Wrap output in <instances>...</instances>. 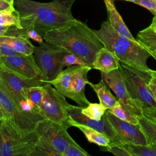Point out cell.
Returning <instances> with one entry per match:
<instances>
[{"label":"cell","instance_id":"obj_34","mask_svg":"<svg viewBox=\"0 0 156 156\" xmlns=\"http://www.w3.org/2000/svg\"><path fill=\"white\" fill-rule=\"evenodd\" d=\"M136 4L146 8L156 16V0H138Z\"/></svg>","mask_w":156,"mask_h":156},{"label":"cell","instance_id":"obj_37","mask_svg":"<svg viewBox=\"0 0 156 156\" xmlns=\"http://www.w3.org/2000/svg\"><path fill=\"white\" fill-rule=\"evenodd\" d=\"M16 26H5L0 25V36L9 35L13 36L15 35Z\"/></svg>","mask_w":156,"mask_h":156},{"label":"cell","instance_id":"obj_14","mask_svg":"<svg viewBox=\"0 0 156 156\" xmlns=\"http://www.w3.org/2000/svg\"><path fill=\"white\" fill-rule=\"evenodd\" d=\"M0 58L2 63L12 70L28 78L43 81L42 73L35 62L33 54L0 56Z\"/></svg>","mask_w":156,"mask_h":156},{"label":"cell","instance_id":"obj_42","mask_svg":"<svg viewBox=\"0 0 156 156\" xmlns=\"http://www.w3.org/2000/svg\"><path fill=\"white\" fill-rule=\"evenodd\" d=\"M111 1L114 2L115 0H111ZM122 1H127L132 2H133V3H135V4H136L138 2V0H122Z\"/></svg>","mask_w":156,"mask_h":156},{"label":"cell","instance_id":"obj_38","mask_svg":"<svg viewBox=\"0 0 156 156\" xmlns=\"http://www.w3.org/2000/svg\"><path fill=\"white\" fill-rule=\"evenodd\" d=\"M15 9L13 2L9 0H0V11Z\"/></svg>","mask_w":156,"mask_h":156},{"label":"cell","instance_id":"obj_22","mask_svg":"<svg viewBox=\"0 0 156 156\" xmlns=\"http://www.w3.org/2000/svg\"><path fill=\"white\" fill-rule=\"evenodd\" d=\"M138 41L156 59V30L151 25L137 34Z\"/></svg>","mask_w":156,"mask_h":156},{"label":"cell","instance_id":"obj_5","mask_svg":"<svg viewBox=\"0 0 156 156\" xmlns=\"http://www.w3.org/2000/svg\"><path fill=\"white\" fill-rule=\"evenodd\" d=\"M1 133L0 156H30L39 138L35 130L23 132L9 118L2 119Z\"/></svg>","mask_w":156,"mask_h":156},{"label":"cell","instance_id":"obj_4","mask_svg":"<svg viewBox=\"0 0 156 156\" xmlns=\"http://www.w3.org/2000/svg\"><path fill=\"white\" fill-rule=\"evenodd\" d=\"M119 69L130 99L143 115L156 112V103L148 85L151 78V69L144 71L121 62Z\"/></svg>","mask_w":156,"mask_h":156},{"label":"cell","instance_id":"obj_43","mask_svg":"<svg viewBox=\"0 0 156 156\" xmlns=\"http://www.w3.org/2000/svg\"><path fill=\"white\" fill-rule=\"evenodd\" d=\"M2 121V120H0V148H1V129Z\"/></svg>","mask_w":156,"mask_h":156},{"label":"cell","instance_id":"obj_28","mask_svg":"<svg viewBox=\"0 0 156 156\" xmlns=\"http://www.w3.org/2000/svg\"><path fill=\"white\" fill-rule=\"evenodd\" d=\"M110 113L118 118L119 119L127 121L133 124H138V118L123 108L119 104L115 107L107 110Z\"/></svg>","mask_w":156,"mask_h":156},{"label":"cell","instance_id":"obj_32","mask_svg":"<svg viewBox=\"0 0 156 156\" xmlns=\"http://www.w3.org/2000/svg\"><path fill=\"white\" fill-rule=\"evenodd\" d=\"M62 156H90V154L74 141L66 148Z\"/></svg>","mask_w":156,"mask_h":156},{"label":"cell","instance_id":"obj_8","mask_svg":"<svg viewBox=\"0 0 156 156\" xmlns=\"http://www.w3.org/2000/svg\"><path fill=\"white\" fill-rule=\"evenodd\" d=\"M0 105L6 115L21 132H30L35 130L38 122L46 119L42 115L24 112L7 91L0 85Z\"/></svg>","mask_w":156,"mask_h":156},{"label":"cell","instance_id":"obj_7","mask_svg":"<svg viewBox=\"0 0 156 156\" xmlns=\"http://www.w3.org/2000/svg\"><path fill=\"white\" fill-rule=\"evenodd\" d=\"M46 83L40 80L28 78L2 63L0 65V85L18 105L22 100L27 99V91L30 88L43 86Z\"/></svg>","mask_w":156,"mask_h":156},{"label":"cell","instance_id":"obj_20","mask_svg":"<svg viewBox=\"0 0 156 156\" xmlns=\"http://www.w3.org/2000/svg\"><path fill=\"white\" fill-rule=\"evenodd\" d=\"M68 124L70 127H76L79 129L84 134L89 142L96 144L99 147H105L111 142L110 138L104 133L88 126L79 124L69 118V117Z\"/></svg>","mask_w":156,"mask_h":156},{"label":"cell","instance_id":"obj_12","mask_svg":"<svg viewBox=\"0 0 156 156\" xmlns=\"http://www.w3.org/2000/svg\"><path fill=\"white\" fill-rule=\"evenodd\" d=\"M82 107L79 105H70L67 109L69 118L79 124L88 126L104 133L110 138L111 142L121 145L117 134L107 116V110L101 120H95L84 115L82 113Z\"/></svg>","mask_w":156,"mask_h":156},{"label":"cell","instance_id":"obj_15","mask_svg":"<svg viewBox=\"0 0 156 156\" xmlns=\"http://www.w3.org/2000/svg\"><path fill=\"white\" fill-rule=\"evenodd\" d=\"M92 69L89 65L79 66L73 76L70 85V96L78 105L85 107L90 104L85 94V85L88 84V73Z\"/></svg>","mask_w":156,"mask_h":156},{"label":"cell","instance_id":"obj_21","mask_svg":"<svg viewBox=\"0 0 156 156\" xmlns=\"http://www.w3.org/2000/svg\"><path fill=\"white\" fill-rule=\"evenodd\" d=\"M0 43H5L10 45L13 49L23 55L33 54L35 46L29 38L21 36H0Z\"/></svg>","mask_w":156,"mask_h":156},{"label":"cell","instance_id":"obj_31","mask_svg":"<svg viewBox=\"0 0 156 156\" xmlns=\"http://www.w3.org/2000/svg\"><path fill=\"white\" fill-rule=\"evenodd\" d=\"M104 151L110 152L116 156H132V154L122 145L110 142L105 147H100Z\"/></svg>","mask_w":156,"mask_h":156},{"label":"cell","instance_id":"obj_33","mask_svg":"<svg viewBox=\"0 0 156 156\" xmlns=\"http://www.w3.org/2000/svg\"><path fill=\"white\" fill-rule=\"evenodd\" d=\"M21 55L10 45L5 43H0V56H13Z\"/></svg>","mask_w":156,"mask_h":156},{"label":"cell","instance_id":"obj_16","mask_svg":"<svg viewBox=\"0 0 156 156\" xmlns=\"http://www.w3.org/2000/svg\"><path fill=\"white\" fill-rule=\"evenodd\" d=\"M119 60L116 54L105 47L101 48L96 54L92 68L101 72L108 73L119 68Z\"/></svg>","mask_w":156,"mask_h":156},{"label":"cell","instance_id":"obj_6","mask_svg":"<svg viewBox=\"0 0 156 156\" xmlns=\"http://www.w3.org/2000/svg\"><path fill=\"white\" fill-rule=\"evenodd\" d=\"M39 44L38 46H35L33 55L42 73L43 82L47 83L63 69L62 57L65 49L46 41Z\"/></svg>","mask_w":156,"mask_h":156},{"label":"cell","instance_id":"obj_40","mask_svg":"<svg viewBox=\"0 0 156 156\" xmlns=\"http://www.w3.org/2000/svg\"><path fill=\"white\" fill-rule=\"evenodd\" d=\"M5 118H7V116H6V115L5 113V112L4 111L1 105H0V120L4 119Z\"/></svg>","mask_w":156,"mask_h":156},{"label":"cell","instance_id":"obj_17","mask_svg":"<svg viewBox=\"0 0 156 156\" xmlns=\"http://www.w3.org/2000/svg\"><path fill=\"white\" fill-rule=\"evenodd\" d=\"M108 17V22L112 27L120 35L132 40H136L125 24L122 17L117 11L114 2L111 0H104Z\"/></svg>","mask_w":156,"mask_h":156},{"label":"cell","instance_id":"obj_3","mask_svg":"<svg viewBox=\"0 0 156 156\" xmlns=\"http://www.w3.org/2000/svg\"><path fill=\"white\" fill-rule=\"evenodd\" d=\"M104 47L113 52L119 62L136 68L148 71L147 60L151 54L136 40H130L118 34L108 21L102 23L98 30H94Z\"/></svg>","mask_w":156,"mask_h":156},{"label":"cell","instance_id":"obj_2","mask_svg":"<svg viewBox=\"0 0 156 156\" xmlns=\"http://www.w3.org/2000/svg\"><path fill=\"white\" fill-rule=\"evenodd\" d=\"M43 38L46 42L76 55L91 67L96 54L104 47L94 30L77 19L66 26L46 32Z\"/></svg>","mask_w":156,"mask_h":156},{"label":"cell","instance_id":"obj_18","mask_svg":"<svg viewBox=\"0 0 156 156\" xmlns=\"http://www.w3.org/2000/svg\"><path fill=\"white\" fill-rule=\"evenodd\" d=\"M79 66H71L63 69L53 80L47 82L51 83L62 96L69 98L70 85L73 76Z\"/></svg>","mask_w":156,"mask_h":156},{"label":"cell","instance_id":"obj_44","mask_svg":"<svg viewBox=\"0 0 156 156\" xmlns=\"http://www.w3.org/2000/svg\"><path fill=\"white\" fill-rule=\"evenodd\" d=\"M2 63V62H1V58H0V65Z\"/></svg>","mask_w":156,"mask_h":156},{"label":"cell","instance_id":"obj_24","mask_svg":"<svg viewBox=\"0 0 156 156\" xmlns=\"http://www.w3.org/2000/svg\"><path fill=\"white\" fill-rule=\"evenodd\" d=\"M138 125L146 135L149 143L156 145V122L142 116L138 118Z\"/></svg>","mask_w":156,"mask_h":156},{"label":"cell","instance_id":"obj_39","mask_svg":"<svg viewBox=\"0 0 156 156\" xmlns=\"http://www.w3.org/2000/svg\"><path fill=\"white\" fill-rule=\"evenodd\" d=\"M144 116H146L154 121L156 122V112H154V113H149V114H146V115H143Z\"/></svg>","mask_w":156,"mask_h":156},{"label":"cell","instance_id":"obj_41","mask_svg":"<svg viewBox=\"0 0 156 156\" xmlns=\"http://www.w3.org/2000/svg\"><path fill=\"white\" fill-rule=\"evenodd\" d=\"M151 26L155 30H156V16H155V17L153 18Z\"/></svg>","mask_w":156,"mask_h":156},{"label":"cell","instance_id":"obj_35","mask_svg":"<svg viewBox=\"0 0 156 156\" xmlns=\"http://www.w3.org/2000/svg\"><path fill=\"white\" fill-rule=\"evenodd\" d=\"M26 35L27 38L32 39L38 43H41L44 41V38L37 30L35 29H29L26 31Z\"/></svg>","mask_w":156,"mask_h":156},{"label":"cell","instance_id":"obj_1","mask_svg":"<svg viewBox=\"0 0 156 156\" xmlns=\"http://www.w3.org/2000/svg\"><path fill=\"white\" fill-rule=\"evenodd\" d=\"M76 1L39 2L32 0H14L13 5L20 14L21 25L25 32L33 29L43 37L46 32L66 26L76 20L71 11Z\"/></svg>","mask_w":156,"mask_h":156},{"label":"cell","instance_id":"obj_10","mask_svg":"<svg viewBox=\"0 0 156 156\" xmlns=\"http://www.w3.org/2000/svg\"><path fill=\"white\" fill-rule=\"evenodd\" d=\"M69 127L68 125L60 124L49 119H44L38 122L35 130L39 136L49 143L62 156L66 148L75 141L67 132Z\"/></svg>","mask_w":156,"mask_h":156},{"label":"cell","instance_id":"obj_13","mask_svg":"<svg viewBox=\"0 0 156 156\" xmlns=\"http://www.w3.org/2000/svg\"><path fill=\"white\" fill-rule=\"evenodd\" d=\"M107 114L121 144L124 143H130L146 145L149 143L146 135L138 124H133L121 120L107 110Z\"/></svg>","mask_w":156,"mask_h":156},{"label":"cell","instance_id":"obj_26","mask_svg":"<svg viewBox=\"0 0 156 156\" xmlns=\"http://www.w3.org/2000/svg\"><path fill=\"white\" fill-rule=\"evenodd\" d=\"M0 25L15 26L20 29H23L21 25L20 14L15 9L0 11Z\"/></svg>","mask_w":156,"mask_h":156},{"label":"cell","instance_id":"obj_30","mask_svg":"<svg viewBox=\"0 0 156 156\" xmlns=\"http://www.w3.org/2000/svg\"><path fill=\"white\" fill-rule=\"evenodd\" d=\"M44 94L43 86H38L30 88L27 91V98L40 109Z\"/></svg>","mask_w":156,"mask_h":156},{"label":"cell","instance_id":"obj_9","mask_svg":"<svg viewBox=\"0 0 156 156\" xmlns=\"http://www.w3.org/2000/svg\"><path fill=\"white\" fill-rule=\"evenodd\" d=\"M43 88L44 94L40 108L41 115L57 123L68 125L67 109L71 104L51 83H46Z\"/></svg>","mask_w":156,"mask_h":156},{"label":"cell","instance_id":"obj_25","mask_svg":"<svg viewBox=\"0 0 156 156\" xmlns=\"http://www.w3.org/2000/svg\"><path fill=\"white\" fill-rule=\"evenodd\" d=\"M30 156H62V154L46 140L39 136Z\"/></svg>","mask_w":156,"mask_h":156},{"label":"cell","instance_id":"obj_36","mask_svg":"<svg viewBox=\"0 0 156 156\" xmlns=\"http://www.w3.org/2000/svg\"><path fill=\"white\" fill-rule=\"evenodd\" d=\"M150 73L151 74V78L148 85L156 103V71L150 69Z\"/></svg>","mask_w":156,"mask_h":156},{"label":"cell","instance_id":"obj_27","mask_svg":"<svg viewBox=\"0 0 156 156\" xmlns=\"http://www.w3.org/2000/svg\"><path fill=\"white\" fill-rule=\"evenodd\" d=\"M106 109L100 103H90L88 105L82 108V113L87 117L95 120H101Z\"/></svg>","mask_w":156,"mask_h":156},{"label":"cell","instance_id":"obj_45","mask_svg":"<svg viewBox=\"0 0 156 156\" xmlns=\"http://www.w3.org/2000/svg\"><path fill=\"white\" fill-rule=\"evenodd\" d=\"M9 1H12V2H13V1H14V0H9Z\"/></svg>","mask_w":156,"mask_h":156},{"label":"cell","instance_id":"obj_19","mask_svg":"<svg viewBox=\"0 0 156 156\" xmlns=\"http://www.w3.org/2000/svg\"><path fill=\"white\" fill-rule=\"evenodd\" d=\"M88 84L91 86L96 93L100 104L102 105L106 110L110 109L119 104L118 99L112 94L109 87L102 79L96 84L93 83L89 81Z\"/></svg>","mask_w":156,"mask_h":156},{"label":"cell","instance_id":"obj_11","mask_svg":"<svg viewBox=\"0 0 156 156\" xmlns=\"http://www.w3.org/2000/svg\"><path fill=\"white\" fill-rule=\"evenodd\" d=\"M101 78L115 93L119 104L123 108L137 117L143 116L141 110L130 99L119 68L108 73L101 72Z\"/></svg>","mask_w":156,"mask_h":156},{"label":"cell","instance_id":"obj_29","mask_svg":"<svg viewBox=\"0 0 156 156\" xmlns=\"http://www.w3.org/2000/svg\"><path fill=\"white\" fill-rule=\"evenodd\" d=\"M62 62L63 68L71 66H83L88 65L83 60L76 56V55L64 50L62 57Z\"/></svg>","mask_w":156,"mask_h":156},{"label":"cell","instance_id":"obj_23","mask_svg":"<svg viewBox=\"0 0 156 156\" xmlns=\"http://www.w3.org/2000/svg\"><path fill=\"white\" fill-rule=\"evenodd\" d=\"M132 156H156V145L148 143L146 145L124 143L121 144Z\"/></svg>","mask_w":156,"mask_h":156}]
</instances>
